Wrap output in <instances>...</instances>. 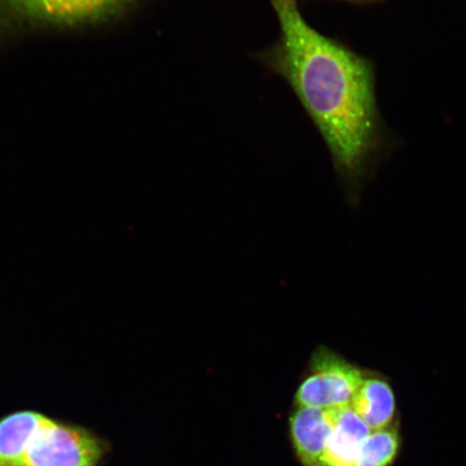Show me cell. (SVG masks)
<instances>
[{
  "mask_svg": "<svg viewBox=\"0 0 466 466\" xmlns=\"http://www.w3.org/2000/svg\"><path fill=\"white\" fill-rule=\"evenodd\" d=\"M336 410L299 407L290 417L291 440L302 466H319L334 431Z\"/></svg>",
  "mask_w": 466,
  "mask_h": 466,
  "instance_id": "5b68a950",
  "label": "cell"
},
{
  "mask_svg": "<svg viewBox=\"0 0 466 466\" xmlns=\"http://www.w3.org/2000/svg\"><path fill=\"white\" fill-rule=\"evenodd\" d=\"M351 407L370 430L386 429L395 415L393 390L382 379H365Z\"/></svg>",
  "mask_w": 466,
  "mask_h": 466,
  "instance_id": "52a82bcc",
  "label": "cell"
},
{
  "mask_svg": "<svg viewBox=\"0 0 466 466\" xmlns=\"http://www.w3.org/2000/svg\"><path fill=\"white\" fill-rule=\"evenodd\" d=\"M23 14L55 25H75L109 19L129 10L137 0H8Z\"/></svg>",
  "mask_w": 466,
  "mask_h": 466,
  "instance_id": "277c9868",
  "label": "cell"
},
{
  "mask_svg": "<svg viewBox=\"0 0 466 466\" xmlns=\"http://www.w3.org/2000/svg\"><path fill=\"white\" fill-rule=\"evenodd\" d=\"M342 2L353 3V4H374L381 2V0H342Z\"/></svg>",
  "mask_w": 466,
  "mask_h": 466,
  "instance_id": "9c48e42d",
  "label": "cell"
},
{
  "mask_svg": "<svg viewBox=\"0 0 466 466\" xmlns=\"http://www.w3.org/2000/svg\"><path fill=\"white\" fill-rule=\"evenodd\" d=\"M108 452L93 431L42 412L0 418V466H101Z\"/></svg>",
  "mask_w": 466,
  "mask_h": 466,
  "instance_id": "7a4b0ae2",
  "label": "cell"
},
{
  "mask_svg": "<svg viewBox=\"0 0 466 466\" xmlns=\"http://www.w3.org/2000/svg\"><path fill=\"white\" fill-rule=\"evenodd\" d=\"M312 375L296 393L299 407L340 410L351 406L365 380L363 371L330 350L319 348L311 360Z\"/></svg>",
  "mask_w": 466,
  "mask_h": 466,
  "instance_id": "3957f363",
  "label": "cell"
},
{
  "mask_svg": "<svg viewBox=\"0 0 466 466\" xmlns=\"http://www.w3.org/2000/svg\"><path fill=\"white\" fill-rule=\"evenodd\" d=\"M370 434V429L351 406L336 410L334 431L319 466H354L360 447Z\"/></svg>",
  "mask_w": 466,
  "mask_h": 466,
  "instance_id": "8992f818",
  "label": "cell"
},
{
  "mask_svg": "<svg viewBox=\"0 0 466 466\" xmlns=\"http://www.w3.org/2000/svg\"><path fill=\"white\" fill-rule=\"evenodd\" d=\"M399 447L398 430H377L363 441L354 466H388L395 459Z\"/></svg>",
  "mask_w": 466,
  "mask_h": 466,
  "instance_id": "ba28073f",
  "label": "cell"
},
{
  "mask_svg": "<svg viewBox=\"0 0 466 466\" xmlns=\"http://www.w3.org/2000/svg\"><path fill=\"white\" fill-rule=\"evenodd\" d=\"M281 36L262 60L288 81L342 173L357 174L375 142L374 76L369 61L308 25L295 0H271Z\"/></svg>",
  "mask_w": 466,
  "mask_h": 466,
  "instance_id": "6da1fadb",
  "label": "cell"
}]
</instances>
